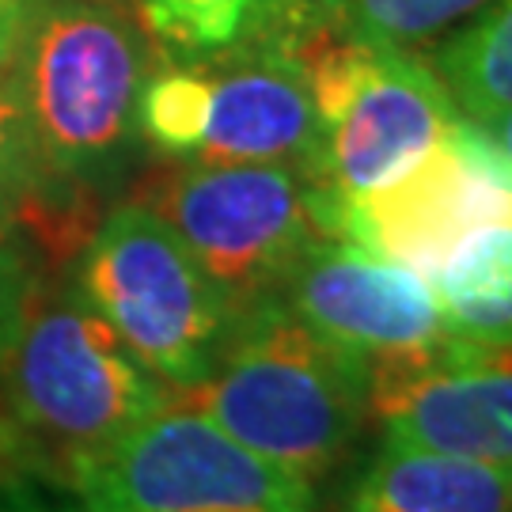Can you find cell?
I'll list each match as a JSON object with an SVG mask.
<instances>
[{
	"label": "cell",
	"mask_w": 512,
	"mask_h": 512,
	"mask_svg": "<svg viewBox=\"0 0 512 512\" xmlns=\"http://www.w3.org/2000/svg\"><path fill=\"white\" fill-rule=\"evenodd\" d=\"M8 61L46 183V213L23 232L38 251L84 243L95 194L126 183L145 145L137 129L145 42L107 4L31 0Z\"/></svg>",
	"instance_id": "6da1fadb"
},
{
	"label": "cell",
	"mask_w": 512,
	"mask_h": 512,
	"mask_svg": "<svg viewBox=\"0 0 512 512\" xmlns=\"http://www.w3.org/2000/svg\"><path fill=\"white\" fill-rule=\"evenodd\" d=\"M171 395L76 289L38 277L0 357V429L19 456L76 486Z\"/></svg>",
	"instance_id": "7a4b0ae2"
},
{
	"label": "cell",
	"mask_w": 512,
	"mask_h": 512,
	"mask_svg": "<svg viewBox=\"0 0 512 512\" xmlns=\"http://www.w3.org/2000/svg\"><path fill=\"white\" fill-rule=\"evenodd\" d=\"M179 395L308 482L334 475L372 425V365L319 338L277 296L239 315L209 380Z\"/></svg>",
	"instance_id": "3957f363"
},
{
	"label": "cell",
	"mask_w": 512,
	"mask_h": 512,
	"mask_svg": "<svg viewBox=\"0 0 512 512\" xmlns=\"http://www.w3.org/2000/svg\"><path fill=\"white\" fill-rule=\"evenodd\" d=\"M73 289L171 391L209 380L243 308L160 213L114 205L76 255Z\"/></svg>",
	"instance_id": "277c9868"
},
{
	"label": "cell",
	"mask_w": 512,
	"mask_h": 512,
	"mask_svg": "<svg viewBox=\"0 0 512 512\" xmlns=\"http://www.w3.org/2000/svg\"><path fill=\"white\" fill-rule=\"evenodd\" d=\"M133 202L160 213L243 311L277 296L311 243L330 236L327 194L285 164L171 160Z\"/></svg>",
	"instance_id": "5b68a950"
},
{
	"label": "cell",
	"mask_w": 512,
	"mask_h": 512,
	"mask_svg": "<svg viewBox=\"0 0 512 512\" xmlns=\"http://www.w3.org/2000/svg\"><path fill=\"white\" fill-rule=\"evenodd\" d=\"M308 76L319 110L315 186L327 202L399 179L467 118L433 65L391 42L319 27L308 42Z\"/></svg>",
	"instance_id": "8992f818"
},
{
	"label": "cell",
	"mask_w": 512,
	"mask_h": 512,
	"mask_svg": "<svg viewBox=\"0 0 512 512\" xmlns=\"http://www.w3.org/2000/svg\"><path fill=\"white\" fill-rule=\"evenodd\" d=\"M88 512H315V482L239 444L175 391L73 486Z\"/></svg>",
	"instance_id": "52a82bcc"
},
{
	"label": "cell",
	"mask_w": 512,
	"mask_h": 512,
	"mask_svg": "<svg viewBox=\"0 0 512 512\" xmlns=\"http://www.w3.org/2000/svg\"><path fill=\"white\" fill-rule=\"evenodd\" d=\"M327 209L330 236L433 281L467 239L512 224V160L463 118L399 179Z\"/></svg>",
	"instance_id": "ba28073f"
},
{
	"label": "cell",
	"mask_w": 512,
	"mask_h": 512,
	"mask_svg": "<svg viewBox=\"0 0 512 512\" xmlns=\"http://www.w3.org/2000/svg\"><path fill=\"white\" fill-rule=\"evenodd\" d=\"M319 27V19H308L190 61L202 73L205 95L202 137L190 160L285 164L315 183L319 110L311 95L308 42Z\"/></svg>",
	"instance_id": "9c48e42d"
},
{
	"label": "cell",
	"mask_w": 512,
	"mask_h": 512,
	"mask_svg": "<svg viewBox=\"0 0 512 512\" xmlns=\"http://www.w3.org/2000/svg\"><path fill=\"white\" fill-rule=\"evenodd\" d=\"M277 300L319 338L368 365L414 357L452 338L425 277L338 236L311 243Z\"/></svg>",
	"instance_id": "30bf717a"
},
{
	"label": "cell",
	"mask_w": 512,
	"mask_h": 512,
	"mask_svg": "<svg viewBox=\"0 0 512 512\" xmlns=\"http://www.w3.org/2000/svg\"><path fill=\"white\" fill-rule=\"evenodd\" d=\"M349 512H512V467L384 437L349 486Z\"/></svg>",
	"instance_id": "8fae6325"
},
{
	"label": "cell",
	"mask_w": 512,
	"mask_h": 512,
	"mask_svg": "<svg viewBox=\"0 0 512 512\" xmlns=\"http://www.w3.org/2000/svg\"><path fill=\"white\" fill-rule=\"evenodd\" d=\"M429 285L452 338L512 342V224L467 239Z\"/></svg>",
	"instance_id": "7c38bea8"
},
{
	"label": "cell",
	"mask_w": 512,
	"mask_h": 512,
	"mask_svg": "<svg viewBox=\"0 0 512 512\" xmlns=\"http://www.w3.org/2000/svg\"><path fill=\"white\" fill-rule=\"evenodd\" d=\"M137 8L171 61L224 54L251 38L315 19L308 0H137Z\"/></svg>",
	"instance_id": "4fadbf2b"
},
{
	"label": "cell",
	"mask_w": 512,
	"mask_h": 512,
	"mask_svg": "<svg viewBox=\"0 0 512 512\" xmlns=\"http://www.w3.org/2000/svg\"><path fill=\"white\" fill-rule=\"evenodd\" d=\"M418 54L471 122L512 107V0H494Z\"/></svg>",
	"instance_id": "5bb4252c"
},
{
	"label": "cell",
	"mask_w": 512,
	"mask_h": 512,
	"mask_svg": "<svg viewBox=\"0 0 512 512\" xmlns=\"http://www.w3.org/2000/svg\"><path fill=\"white\" fill-rule=\"evenodd\" d=\"M490 4L494 0H308L315 19L334 35L406 50H425Z\"/></svg>",
	"instance_id": "9a60e30c"
},
{
	"label": "cell",
	"mask_w": 512,
	"mask_h": 512,
	"mask_svg": "<svg viewBox=\"0 0 512 512\" xmlns=\"http://www.w3.org/2000/svg\"><path fill=\"white\" fill-rule=\"evenodd\" d=\"M0 209H12L23 228L46 213V183L8 57H0Z\"/></svg>",
	"instance_id": "2e32d148"
},
{
	"label": "cell",
	"mask_w": 512,
	"mask_h": 512,
	"mask_svg": "<svg viewBox=\"0 0 512 512\" xmlns=\"http://www.w3.org/2000/svg\"><path fill=\"white\" fill-rule=\"evenodd\" d=\"M38 247L12 209H0V357L19 327L23 304L38 281Z\"/></svg>",
	"instance_id": "e0dca14e"
},
{
	"label": "cell",
	"mask_w": 512,
	"mask_h": 512,
	"mask_svg": "<svg viewBox=\"0 0 512 512\" xmlns=\"http://www.w3.org/2000/svg\"><path fill=\"white\" fill-rule=\"evenodd\" d=\"M31 0H0V57L12 54L19 35V23H23V12H27Z\"/></svg>",
	"instance_id": "ac0fdd59"
},
{
	"label": "cell",
	"mask_w": 512,
	"mask_h": 512,
	"mask_svg": "<svg viewBox=\"0 0 512 512\" xmlns=\"http://www.w3.org/2000/svg\"><path fill=\"white\" fill-rule=\"evenodd\" d=\"M490 141H494L505 156L512 160V107H505V110H497V114H490V118H482V122H475Z\"/></svg>",
	"instance_id": "d6986e66"
}]
</instances>
